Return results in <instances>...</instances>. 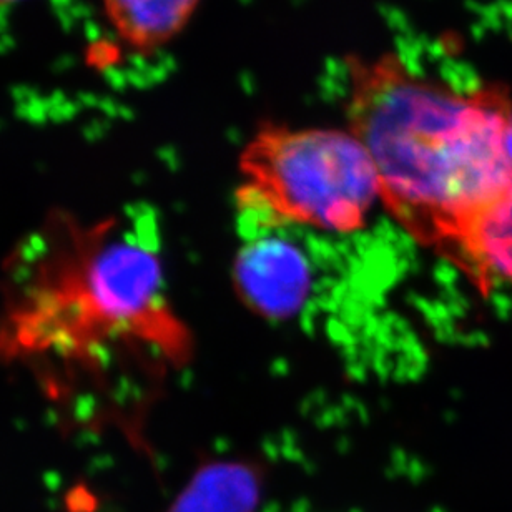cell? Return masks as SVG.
<instances>
[{"label":"cell","instance_id":"ba28073f","mask_svg":"<svg viewBox=\"0 0 512 512\" xmlns=\"http://www.w3.org/2000/svg\"><path fill=\"white\" fill-rule=\"evenodd\" d=\"M506 152H508L509 162L512 165V114L509 117L508 128H506Z\"/></svg>","mask_w":512,"mask_h":512},{"label":"cell","instance_id":"277c9868","mask_svg":"<svg viewBox=\"0 0 512 512\" xmlns=\"http://www.w3.org/2000/svg\"><path fill=\"white\" fill-rule=\"evenodd\" d=\"M233 283L250 310L271 320H285L305 306L311 291V268L293 243L258 238L238 253Z\"/></svg>","mask_w":512,"mask_h":512},{"label":"cell","instance_id":"52a82bcc","mask_svg":"<svg viewBox=\"0 0 512 512\" xmlns=\"http://www.w3.org/2000/svg\"><path fill=\"white\" fill-rule=\"evenodd\" d=\"M198 0H104L115 32L130 47L153 50L185 27Z\"/></svg>","mask_w":512,"mask_h":512},{"label":"cell","instance_id":"5b68a950","mask_svg":"<svg viewBox=\"0 0 512 512\" xmlns=\"http://www.w3.org/2000/svg\"><path fill=\"white\" fill-rule=\"evenodd\" d=\"M265 484L256 459H203L165 512H256Z\"/></svg>","mask_w":512,"mask_h":512},{"label":"cell","instance_id":"9c48e42d","mask_svg":"<svg viewBox=\"0 0 512 512\" xmlns=\"http://www.w3.org/2000/svg\"><path fill=\"white\" fill-rule=\"evenodd\" d=\"M22 0H0V9H4V7H9V5L19 4Z\"/></svg>","mask_w":512,"mask_h":512},{"label":"cell","instance_id":"8992f818","mask_svg":"<svg viewBox=\"0 0 512 512\" xmlns=\"http://www.w3.org/2000/svg\"><path fill=\"white\" fill-rule=\"evenodd\" d=\"M451 260L483 293L498 281L512 285V185L474 220L454 248Z\"/></svg>","mask_w":512,"mask_h":512},{"label":"cell","instance_id":"7a4b0ae2","mask_svg":"<svg viewBox=\"0 0 512 512\" xmlns=\"http://www.w3.org/2000/svg\"><path fill=\"white\" fill-rule=\"evenodd\" d=\"M348 130L380 182V202L424 247L451 258L466 230L512 185L499 85L461 92L396 55L351 57Z\"/></svg>","mask_w":512,"mask_h":512},{"label":"cell","instance_id":"6da1fadb","mask_svg":"<svg viewBox=\"0 0 512 512\" xmlns=\"http://www.w3.org/2000/svg\"><path fill=\"white\" fill-rule=\"evenodd\" d=\"M192 358L157 248L128 218L57 208L20 238L0 275V366L50 403L120 414L135 384Z\"/></svg>","mask_w":512,"mask_h":512},{"label":"cell","instance_id":"3957f363","mask_svg":"<svg viewBox=\"0 0 512 512\" xmlns=\"http://www.w3.org/2000/svg\"><path fill=\"white\" fill-rule=\"evenodd\" d=\"M238 167L240 205L266 227L356 232L380 200L375 165L350 130L263 125Z\"/></svg>","mask_w":512,"mask_h":512}]
</instances>
